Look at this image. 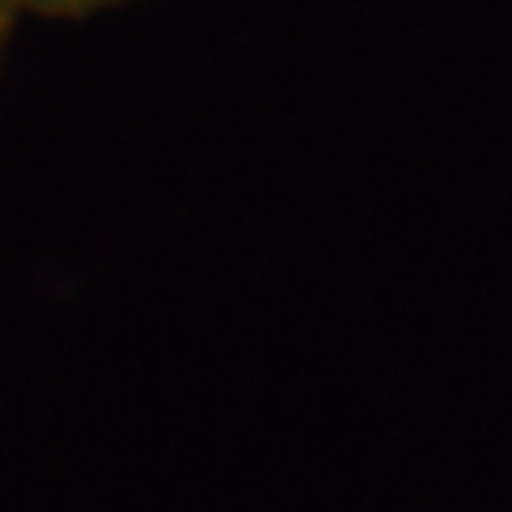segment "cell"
Segmentation results:
<instances>
[{
	"label": "cell",
	"mask_w": 512,
	"mask_h": 512,
	"mask_svg": "<svg viewBox=\"0 0 512 512\" xmlns=\"http://www.w3.org/2000/svg\"><path fill=\"white\" fill-rule=\"evenodd\" d=\"M19 16H23L19 0H0V54H4V46H8V38H12V27H16Z\"/></svg>",
	"instance_id": "cell-2"
},
{
	"label": "cell",
	"mask_w": 512,
	"mask_h": 512,
	"mask_svg": "<svg viewBox=\"0 0 512 512\" xmlns=\"http://www.w3.org/2000/svg\"><path fill=\"white\" fill-rule=\"evenodd\" d=\"M129 0H19L23 16H46V19H80L92 12H107Z\"/></svg>",
	"instance_id": "cell-1"
}]
</instances>
